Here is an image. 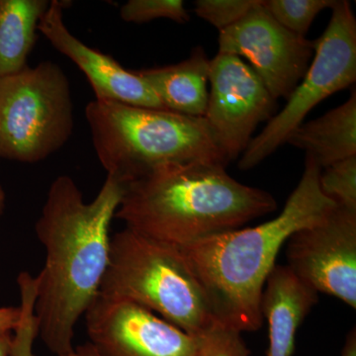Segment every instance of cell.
<instances>
[{
	"mask_svg": "<svg viewBox=\"0 0 356 356\" xmlns=\"http://www.w3.org/2000/svg\"><path fill=\"white\" fill-rule=\"evenodd\" d=\"M341 356H356V332L355 329L351 330L348 334L344 343L343 355Z\"/></svg>",
	"mask_w": 356,
	"mask_h": 356,
	"instance_id": "26",
	"label": "cell"
},
{
	"mask_svg": "<svg viewBox=\"0 0 356 356\" xmlns=\"http://www.w3.org/2000/svg\"><path fill=\"white\" fill-rule=\"evenodd\" d=\"M123 192L124 184L108 175L91 202L67 175L49 188L35 225L46 261L36 276L34 312L40 339L57 356L74 348L76 324L99 294L109 264L110 225Z\"/></svg>",
	"mask_w": 356,
	"mask_h": 356,
	"instance_id": "1",
	"label": "cell"
},
{
	"mask_svg": "<svg viewBox=\"0 0 356 356\" xmlns=\"http://www.w3.org/2000/svg\"><path fill=\"white\" fill-rule=\"evenodd\" d=\"M122 20L128 23L151 22L165 18L177 23H186L191 15L182 0H129L120 9Z\"/></svg>",
	"mask_w": 356,
	"mask_h": 356,
	"instance_id": "19",
	"label": "cell"
},
{
	"mask_svg": "<svg viewBox=\"0 0 356 356\" xmlns=\"http://www.w3.org/2000/svg\"><path fill=\"white\" fill-rule=\"evenodd\" d=\"M98 295L143 307L193 337L217 323L182 250L127 228L111 238Z\"/></svg>",
	"mask_w": 356,
	"mask_h": 356,
	"instance_id": "5",
	"label": "cell"
},
{
	"mask_svg": "<svg viewBox=\"0 0 356 356\" xmlns=\"http://www.w3.org/2000/svg\"><path fill=\"white\" fill-rule=\"evenodd\" d=\"M13 331L0 329V356H11Z\"/></svg>",
	"mask_w": 356,
	"mask_h": 356,
	"instance_id": "24",
	"label": "cell"
},
{
	"mask_svg": "<svg viewBox=\"0 0 356 356\" xmlns=\"http://www.w3.org/2000/svg\"><path fill=\"white\" fill-rule=\"evenodd\" d=\"M276 209L270 193L236 181L226 165L192 161L159 166L124 184L115 218L140 235L184 248Z\"/></svg>",
	"mask_w": 356,
	"mask_h": 356,
	"instance_id": "3",
	"label": "cell"
},
{
	"mask_svg": "<svg viewBox=\"0 0 356 356\" xmlns=\"http://www.w3.org/2000/svg\"><path fill=\"white\" fill-rule=\"evenodd\" d=\"M261 2L259 0H197L194 11L220 32L243 19Z\"/></svg>",
	"mask_w": 356,
	"mask_h": 356,
	"instance_id": "21",
	"label": "cell"
},
{
	"mask_svg": "<svg viewBox=\"0 0 356 356\" xmlns=\"http://www.w3.org/2000/svg\"><path fill=\"white\" fill-rule=\"evenodd\" d=\"M65 3L50 1L40 20L38 31L86 74L95 99L165 110L153 89L135 70L124 69L113 58L90 48L72 34L64 22Z\"/></svg>",
	"mask_w": 356,
	"mask_h": 356,
	"instance_id": "12",
	"label": "cell"
},
{
	"mask_svg": "<svg viewBox=\"0 0 356 356\" xmlns=\"http://www.w3.org/2000/svg\"><path fill=\"white\" fill-rule=\"evenodd\" d=\"M86 118L100 163L123 184L170 163H229L204 117L95 99Z\"/></svg>",
	"mask_w": 356,
	"mask_h": 356,
	"instance_id": "4",
	"label": "cell"
},
{
	"mask_svg": "<svg viewBox=\"0 0 356 356\" xmlns=\"http://www.w3.org/2000/svg\"><path fill=\"white\" fill-rule=\"evenodd\" d=\"M205 119L227 161L247 149L255 128L271 118L276 100L242 58L218 53L210 60Z\"/></svg>",
	"mask_w": 356,
	"mask_h": 356,
	"instance_id": "9",
	"label": "cell"
},
{
	"mask_svg": "<svg viewBox=\"0 0 356 356\" xmlns=\"http://www.w3.org/2000/svg\"><path fill=\"white\" fill-rule=\"evenodd\" d=\"M49 6L48 0H0V79L27 67Z\"/></svg>",
	"mask_w": 356,
	"mask_h": 356,
	"instance_id": "16",
	"label": "cell"
},
{
	"mask_svg": "<svg viewBox=\"0 0 356 356\" xmlns=\"http://www.w3.org/2000/svg\"><path fill=\"white\" fill-rule=\"evenodd\" d=\"M286 143L306 152L321 168L356 156V92L322 117L302 123Z\"/></svg>",
	"mask_w": 356,
	"mask_h": 356,
	"instance_id": "15",
	"label": "cell"
},
{
	"mask_svg": "<svg viewBox=\"0 0 356 356\" xmlns=\"http://www.w3.org/2000/svg\"><path fill=\"white\" fill-rule=\"evenodd\" d=\"M19 307H0V329L14 331L19 324Z\"/></svg>",
	"mask_w": 356,
	"mask_h": 356,
	"instance_id": "23",
	"label": "cell"
},
{
	"mask_svg": "<svg viewBox=\"0 0 356 356\" xmlns=\"http://www.w3.org/2000/svg\"><path fill=\"white\" fill-rule=\"evenodd\" d=\"M74 128L69 79L44 60L0 79V159L44 161L67 144Z\"/></svg>",
	"mask_w": 356,
	"mask_h": 356,
	"instance_id": "6",
	"label": "cell"
},
{
	"mask_svg": "<svg viewBox=\"0 0 356 356\" xmlns=\"http://www.w3.org/2000/svg\"><path fill=\"white\" fill-rule=\"evenodd\" d=\"M35 296L32 292L21 293L19 324L14 330L11 356H35L33 343L38 336L37 320L34 312Z\"/></svg>",
	"mask_w": 356,
	"mask_h": 356,
	"instance_id": "22",
	"label": "cell"
},
{
	"mask_svg": "<svg viewBox=\"0 0 356 356\" xmlns=\"http://www.w3.org/2000/svg\"><path fill=\"white\" fill-rule=\"evenodd\" d=\"M89 343L99 356H194L197 339L153 312L98 295L86 313Z\"/></svg>",
	"mask_w": 356,
	"mask_h": 356,
	"instance_id": "11",
	"label": "cell"
},
{
	"mask_svg": "<svg viewBox=\"0 0 356 356\" xmlns=\"http://www.w3.org/2000/svg\"><path fill=\"white\" fill-rule=\"evenodd\" d=\"M332 17L320 38L313 41V63L301 83L287 98L284 108L273 116L243 152L238 168L248 170L268 158L318 103L356 81V19L346 0H337Z\"/></svg>",
	"mask_w": 356,
	"mask_h": 356,
	"instance_id": "7",
	"label": "cell"
},
{
	"mask_svg": "<svg viewBox=\"0 0 356 356\" xmlns=\"http://www.w3.org/2000/svg\"><path fill=\"white\" fill-rule=\"evenodd\" d=\"M4 208H6V192L0 185V220H1L2 215H3Z\"/></svg>",
	"mask_w": 356,
	"mask_h": 356,
	"instance_id": "27",
	"label": "cell"
},
{
	"mask_svg": "<svg viewBox=\"0 0 356 356\" xmlns=\"http://www.w3.org/2000/svg\"><path fill=\"white\" fill-rule=\"evenodd\" d=\"M334 3L336 0H267L262 6L283 27L305 37L316 16Z\"/></svg>",
	"mask_w": 356,
	"mask_h": 356,
	"instance_id": "17",
	"label": "cell"
},
{
	"mask_svg": "<svg viewBox=\"0 0 356 356\" xmlns=\"http://www.w3.org/2000/svg\"><path fill=\"white\" fill-rule=\"evenodd\" d=\"M161 100L165 110L192 117L205 116L207 110L210 60L202 47L178 64L135 70Z\"/></svg>",
	"mask_w": 356,
	"mask_h": 356,
	"instance_id": "14",
	"label": "cell"
},
{
	"mask_svg": "<svg viewBox=\"0 0 356 356\" xmlns=\"http://www.w3.org/2000/svg\"><path fill=\"white\" fill-rule=\"evenodd\" d=\"M320 188L337 206L356 210V156L325 168L321 172Z\"/></svg>",
	"mask_w": 356,
	"mask_h": 356,
	"instance_id": "18",
	"label": "cell"
},
{
	"mask_svg": "<svg viewBox=\"0 0 356 356\" xmlns=\"http://www.w3.org/2000/svg\"><path fill=\"white\" fill-rule=\"evenodd\" d=\"M60 356H99L96 353L93 346L90 343H84L83 346H76L72 348L69 353Z\"/></svg>",
	"mask_w": 356,
	"mask_h": 356,
	"instance_id": "25",
	"label": "cell"
},
{
	"mask_svg": "<svg viewBox=\"0 0 356 356\" xmlns=\"http://www.w3.org/2000/svg\"><path fill=\"white\" fill-rule=\"evenodd\" d=\"M218 53L247 58L274 100L287 98L308 70L313 42L280 25L262 1L219 32Z\"/></svg>",
	"mask_w": 356,
	"mask_h": 356,
	"instance_id": "10",
	"label": "cell"
},
{
	"mask_svg": "<svg viewBox=\"0 0 356 356\" xmlns=\"http://www.w3.org/2000/svg\"><path fill=\"white\" fill-rule=\"evenodd\" d=\"M321 170L306 154L303 175L277 217L180 248L217 323L241 332L261 329L262 292L281 248L293 234L323 221L337 206L321 191Z\"/></svg>",
	"mask_w": 356,
	"mask_h": 356,
	"instance_id": "2",
	"label": "cell"
},
{
	"mask_svg": "<svg viewBox=\"0 0 356 356\" xmlns=\"http://www.w3.org/2000/svg\"><path fill=\"white\" fill-rule=\"evenodd\" d=\"M197 339L194 356H250V351L243 341L242 332L215 323Z\"/></svg>",
	"mask_w": 356,
	"mask_h": 356,
	"instance_id": "20",
	"label": "cell"
},
{
	"mask_svg": "<svg viewBox=\"0 0 356 356\" xmlns=\"http://www.w3.org/2000/svg\"><path fill=\"white\" fill-rule=\"evenodd\" d=\"M287 267L307 286L356 309V210L337 206L286 242Z\"/></svg>",
	"mask_w": 356,
	"mask_h": 356,
	"instance_id": "8",
	"label": "cell"
},
{
	"mask_svg": "<svg viewBox=\"0 0 356 356\" xmlns=\"http://www.w3.org/2000/svg\"><path fill=\"white\" fill-rule=\"evenodd\" d=\"M318 294L295 275L286 266H275L267 278L261 296L262 318L268 324L267 356H291L300 325Z\"/></svg>",
	"mask_w": 356,
	"mask_h": 356,
	"instance_id": "13",
	"label": "cell"
}]
</instances>
